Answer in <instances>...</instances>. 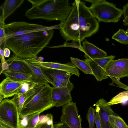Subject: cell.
Here are the masks:
<instances>
[{"instance_id": "cell-1", "label": "cell", "mask_w": 128, "mask_h": 128, "mask_svg": "<svg viewBox=\"0 0 128 128\" xmlns=\"http://www.w3.org/2000/svg\"><path fill=\"white\" fill-rule=\"evenodd\" d=\"M85 4L80 0H75L68 17L64 23L60 24V33L66 41L74 40L80 44L98 31L99 22Z\"/></svg>"}, {"instance_id": "cell-2", "label": "cell", "mask_w": 128, "mask_h": 128, "mask_svg": "<svg viewBox=\"0 0 128 128\" xmlns=\"http://www.w3.org/2000/svg\"><path fill=\"white\" fill-rule=\"evenodd\" d=\"M54 33L52 29L13 36L5 40L3 49L8 48L22 59H36L37 54L49 44Z\"/></svg>"}, {"instance_id": "cell-3", "label": "cell", "mask_w": 128, "mask_h": 128, "mask_svg": "<svg viewBox=\"0 0 128 128\" xmlns=\"http://www.w3.org/2000/svg\"><path fill=\"white\" fill-rule=\"evenodd\" d=\"M32 7L26 12L29 20L41 19L48 21H65L72 9L68 0H28Z\"/></svg>"}, {"instance_id": "cell-4", "label": "cell", "mask_w": 128, "mask_h": 128, "mask_svg": "<svg viewBox=\"0 0 128 128\" xmlns=\"http://www.w3.org/2000/svg\"><path fill=\"white\" fill-rule=\"evenodd\" d=\"M52 87L45 85L24 102L20 114V119L37 113H42L54 106L52 97Z\"/></svg>"}, {"instance_id": "cell-5", "label": "cell", "mask_w": 128, "mask_h": 128, "mask_svg": "<svg viewBox=\"0 0 128 128\" xmlns=\"http://www.w3.org/2000/svg\"><path fill=\"white\" fill-rule=\"evenodd\" d=\"M89 8L99 22H117L123 14L122 10L105 0H99L96 3L92 4Z\"/></svg>"}, {"instance_id": "cell-6", "label": "cell", "mask_w": 128, "mask_h": 128, "mask_svg": "<svg viewBox=\"0 0 128 128\" xmlns=\"http://www.w3.org/2000/svg\"><path fill=\"white\" fill-rule=\"evenodd\" d=\"M20 114L12 99H4L0 102V124L7 128H20Z\"/></svg>"}, {"instance_id": "cell-7", "label": "cell", "mask_w": 128, "mask_h": 128, "mask_svg": "<svg viewBox=\"0 0 128 128\" xmlns=\"http://www.w3.org/2000/svg\"><path fill=\"white\" fill-rule=\"evenodd\" d=\"M60 26V24L48 26L24 21L12 22L5 25V41L7 39L13 36L42 30L59 29Z\"/></svg>"}, {"instance_id": "cell-8", "label": "cell", "mask_w": 128, "mask_h": 128, "mask_svg": "<svg viewBox=\"0 0 128 128\" xmlns=\"http://www.w3.org/2000/svg\"><path fill=\"white\" fill-rule=\"evenodd\" d=\"M60 122L66 124L70 128H82V118L78 114L76 103L71 102L62 106Z\"/></svg>"}, {"instance_id": "cell-9", "label": "cell", "mask_w": 128, "mask_h": 128, "mask_svg": "<svg viewBox=\"0 0 128 128\" xmlns=\"http://www.w3.org/2000/svg\"><path fill=\"white\" fill-rule=\"evenodd\" d=\"M115 56L110 55L94 59L84 60L90 65L93 73V75L98 81L108 78L106 72V66L111 60H114Z\"/></svg>"}, {"instance_id": "cell-10", "label": "cell", "mask_w": 128, "mask_h": 128, "mask_svg": "<svg viewBox=\"0 0 128 128\" xmlns=\"http://www.w3.org/2000/svg\"><path fill=\"white\" fill-rule=\"evenodd\" d=\"M106 72L108 76L116 79L128 77V58L111 60L106 66Z\"/></svg>"}, {"instance_id": "cell-11", "label": "cell", "mask_w": 128, "mask_h": 128, "mask_svg": "<svg viewBox=\"0 0 128 128\" xmlns=\"http://www.w3.org/2000/svg\"><path fill=\"white\" fill-rule=\"evenodd\" d=\"M27 83H28L14 80L6 77L0 84V102L3 99L12 97L19 93Z\"/></svg>"}, {"instance_id": "cell-12", "label": "cell", "mask_w": 128, "mask_h": 128, "mask_svg": "<svg viewBox=\"0 0 128 128\" xmlns=\"http://www.w3.org/2000/svg\"><path fill=\"white\" fill-rule=\"evenodd\" d=\"M26 60L30 63L38 67L59 70L70 73L78 76H79L80 75L78 70L71 62L63 64L55 62H40L35 58Z\"/></svg>"}, {"instance_id": "cell-13", "label": "cell", "mask_w": 128, "mask_h": 128, "mask_svg": "<svg viewBox=\"0 0 128 128\" xmlns=\"http://www.w3.org/2000/svg\"><path fill=\"white\" fill-rule=\"evenodd\" d=\"M106 102L102 98L98 100L95 104L96 112L98 113L102 128H110L108 122L109 115H118L112 110L111 106L106 105Z\"/></svg>"}, {"instance_id": "cell-14", "label": "cell", "mask_w": 128, "mask_h": 128, "mask_svg": "<svg viewBox=\"0 0 128 128\" xmlns=\"http://www.w3.org/2000/svg\"><path fill=\"white\" fill-rule=\"evenodd\" d=\"M71 91L68 88L52 87V97L54 106H63L72 101Z\"/></svg>"}, {"instance_id": "cell-15", "label": "cell", "mask_w": 128, "mask_h": 128, "mask_svg": "<svg viewBox=\"0 0 128 128\" xmlns=\"http://www.w3.org/2000/svg\"><path fill=\"white\" fill-rule=\"evenodd\" d=\"M2 74H4L6 77H8L16 81L38 84H48L46 80L33 75L8 72H3Z\"/></svg>"}, {"instance_id": "cell-16", "label": "cell", "mask_w": 128, "mask_h": 128, "mask_svg": "<svg viewBox=\"0 0 128 128\" xmlns=\"http://www.w3.org/2000/svg\"><path fill=\"white\" fill-rule=\"evenodd\" d=\"M21 59L15 56L9 58L6 60L8 64V68L3 72L34 75L28 66L22 62Z\"/></svg>"}, {"instance_id": "cell-17", "label": "cell", "mask_w": 128, "mask_h": 128, "mask_svg": "<svg viewBox=\"0 0 128 128\" xmlns=\"http://www.w3.org/2000/svg\"><path fill=\"white\" fill-rule=\"evenodd\" d=\"M45 85L46 84H34L26 92L18 93L14 96L12 99L15 103L20 114L26 101L30 97L37 92Z\"/></svg>"}, {"instance_id": "cell-18", "label": "cell", "mask_w": 128, "mask_h": 128, "mask_svg": "<svg viewBox=\"0 0 128 128\" xmlns=\"http://www.w3.org/2000/svg\"><path fill=\"white\" fill-rule=\"evenodd\" d=\"M82 52L86 59H94L107 56L106 52L86 40L82 43Z\"/></svg>"}, {"instance_id": "cell-19", "label": "cell", "mask_w": 128, "mask_h": 128, "mask_svg": "<svg viewBox=\"0 0 128 128\" xmlns=\"http://www.w3.org/2000/svg\"><path fill=\"white\" fill-rule=\"evenodd\" d=\"M38 67L41 69L52 84L54 80H70V76L73 75L70 73L59 70Z\"/></svg>"}, {"instance_id": "cell-20", "label": "cell", "mask_w": 128, "mask_h": 128, "mask_svg": "<svg viewBox=\"0 0 128 128\" xmlns=\"http://www.w3.org/2000/svg\"><path fill=\"white\" fill-rule=\"evenodd\" d=\"M24 0H5L1 6L0 8L2 11L0 16L3 21L14 11L24 2Z\"/></svg>"}, {"instance_id": "cell-21", "label": "cell", "mask_w": 128, "mask_h": 128, "mask_svg": "<svg viewBox=\"0 0 128 128\" xmlns=\"http://www.w3.org/2000/svg\"><path fill=\"white\" fill-rule=\"evenodd\" d=\"M40 113L33 114L20 118V128H38Z\"/></svg>"}, {"instance_id": "cell-22", "label": "cell", "mask_w": 128, "mask_h": 128, "mask_svg": "<svg viewBox=\"0 0 128 128\" xmlns=\"http://www.w3.org/2000/svg\"><path fill=\"white\" fill-rule=\"evenodd\" d=\"M70 59L72 64L84 73L93 75L90 65L85 60L72 57H70Z\"/></svg>"}, {"instance_id": "cell-23", "label": "cell", "mask_w": 128, "mask_h": 128, "mask_svg": "<svg viewBox=\"0 0 128 128\" xmlns=\"http://www.w3.org/2000/svg\"><path fill=\"white\" fill-rule=\"evenodd\" d=\"M108 122L110 128H128V125L118 115H109Z\"/></svg>"}, {"instance_id": "cell-24", "label": "cell", "mask_w": 128, "mask_h": 128, "mask_svg": "<svg viewBox=\"0 0 128 128\" xmlns=\"http://www.w3.org/2000/svg\"><path fill=\"white\" fill-rule=\"evenodd\" d=\"M21 60L29 68L34 75L46 80L50 84V80L43 72L40 68L30 63L25 59L22 58Z\"/></svg>"}, {"instance_id": "cell-25", "label": "cell", "mask_w": 128, "mask_h": 128, "mask_svg": "<svg viewBox=\"0 0 128 128\" xmlns=\"http://www.w3.org/2000/svg\"><path fill=\"white\" fill-rule=\"evenodd\" d=\"M38 128H54L52 115L48 114L40 116Z\"/></svg>"}, {"instance_id": "cell-26", "label": "cell", "mask_w": 128, "mask_h": 128, "mask_svg": "<svg viewBox=\"0 0 128 128\" xmlns=\"http://www.w3.org/2000/svg\"><path fill=\"white\" fill-rule=\"evenodd\" d=\"M128 100V91H124L120 92L112 98L106 105L112 106L122 103Z\"/></svg>"}, {"instance_id": "cell-27", "label": "cell", "mask_w": 128, "mask_h": 128, "mask_svg": "<svg viewBox=\"0 0 128 128\" xmlns=\"http://www.w3.org/2000/svg\"><path fill=\"white\" fill-rule=\"evenodd\" d=\"M112 38L121 44H128V34L123 29H120L114 34Z\"/></svg>"}, {"instance_id": "cell-28", "label": "cell", "mask_w": 128, "mask_h": 128, "mask_svg": "<svg viewBox=\"0 0 128 128\" xmlns=\"http://www.w3.org/2000/svg\"><path fill=\"white\" fill-rule=\"evenodd\" d=\"M52 85L54 87L56 88H68L71 91L74 87L73 84L70 82V80H54L52 82Z\"/></svg>"}, {"instance_id": "cell-29", "label": "cell", "mask_w": 128, "mask_h": 128, "mask_svg": "<svg viewBox=\"0 0 128 128\" xmlns=\"http://www.w3.org/2000/svg\"><path fill=\"white\" fill-rule=\"evenodd\" d=\"M95 109L90 106L88 110L86 118L88 121L89 128H94Z\"/></svg>"}, {"instance_id": "cell-30", "label": "cell", "mask_w": 128, "mask_h": 128, "mask_svg": "<svg viewBox=\"0 0 128 128\" xmlns=\"http://www.w3.org/2000/svg\"><path fill=\"white\" fill-rule=\"evenodd\" d=\"M4 22L2 17H0V48L3 49L4 43L5 40Z\"/></svg>"}, {"instance_id": "cell-31", "label": "cell", "mask_w": 128, "mask_h": 128, "mask_svg": "<svg viewBox=\"0 0 128 128\" xmlns=\"http://www.w3.org/2000/svg\"><path fill=\"white\" fill-rule=\"evenodd\" d=\"M112 81V83L110 84V85L115 84H116L118 86H116V87L122 88L128 91V86L120 82L118 79H116L111 77H110Z\"/></svg>"}, {"instance_id": "cell-32", "label": "cell", "mask_w": 128, "mask_h": 128, "mask_svg": "<svg viewBox=\"0 0 128 128\" xmlns=\"http://www.w3.org/2000/svg\"><path fill=\"white\" fill-rule=\"evenodd\" d=\"M122 10L124 17V24L125 26H127L128 24V2L123 6Z\"/></svg>"}, {"instance_id": "cell-33", "label": "cell", "mask_w": 128, "mask_h": 128, "mask_svg": "<svg viewBox=\"0 0 128 128\" xmlns=\"http://www.w3.org/2000/svg\"><path fill=\"white\" fill-rule=\"evenodd\" d=\"M95 115V122L96 128H102L100 122L99 117L97 112H96Z\"/></svg>"}, {"instance_id": "cell-34", "label": "cell", "mask_w": 128, "mask_h": 128, "mask_svg": "<svg viewBox=\"0 0 128 128\" xmlns=\"http://www.w3.org/2000/svg\"><path fill=\"white\" fill-rule=\"evenodd\" d=\"M54 128H70L66 124L60 122L54 125Z\"/></svg>"}, {"instance_id": "cell-35", "label": "cell", "mask_w": 128, "mask_h": 128, "mask_svg": "<svg viewBox=\"0 0 128 128\" xmlns=\"http://www.w3.org/2000/svg\"><path fill=\"white\" fill-rule=\"evenodd\" d=\"M1 70L0 73V74H2L4 71L7 70L9 66L8 64L6 61V60L1 62Z\"/></svg>"}, {"instance_id": "cell-36", "label": "cell", "mask_w": 128, "mask_h": 128, "mask_svg": "<svg viewBox=\"0 0 128 128\" xmlns=\"http://www.w3.org/2000/svg\"><path fill=\"white\" fill-rule=\"evenodd\" d=\"M10 51L8 48H6L4 49V54L5 57L8 58L10 54Z\"/></svg>"}, {"instance_id": "cell-37", "label": "cell", "mask_w": 128, "mask_h": 128, "mask_svg": "<svg viewBox=\"0 0 128 128\" xmlns=\"http://www.w3.org/2000/svg\"><path fill=\"white\" fill-rule=\"evenodd\" d=\"M84 0L86 2H90L92 4H93L98 2L99 0Z\"/></svg>"}, {"instance_id": "cell-38", "label": "cell", "mask_w": 128, "mask_h": 128, "mask_svg": "<svg viewBox=\"0 0 128 128\" xmlns=\"http://www.w3.org/2000/svg\"><path fill=\"white\" fill-rule=\"evenodd\" d=\"M0 128H7L4 126L0 124Z\"/></svg>"}, {"instance_id": "cell-39", "label": "cell", "mask_w": 128, "mask_h": 128, "mask_svg": "<svg viewBox=\"0 0 128 128\" xmlns=\"http://www.w3.org/2000/svg\"><path fill=\"white\" fill-rule=\"evenodd\" d=\"M128 26V24L127 25ZM126 33L128 34V28L126 30Z\"/></svg>"}]
</instances>
